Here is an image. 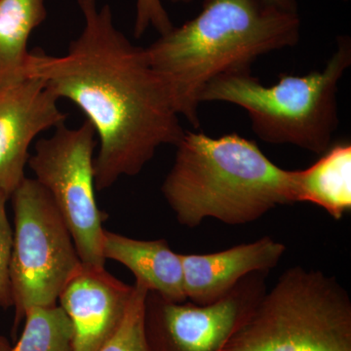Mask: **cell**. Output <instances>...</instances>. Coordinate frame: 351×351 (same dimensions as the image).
I'll list each match as a JSON object with an SVG mask.
<instances>
[{"label": "cell", "mask_w": 351, "mask_h": 351, "mask_svg": "<svg viewBox=\"0 0 351 351\" xmlns=\"http://www.w3.org/2000/svg\"><path fill=\"white\" fill-rule=\"evenodd\" d=\"M173 3H189L193 0H169ZM276 5L285 9V10L292 11V12H298V2L297 0H267Z\"/></svg>", "instance_id": "19"}, {"label": "cell", "mask_w": 351, "mask_h": 351, "mask_svg": "<svg viewBox=\"0 0 351 351\" xmlns=\"http://www.w3.org/2000/svg\"><path fill=\"white\" fill-rule=\"evenodd\" d=\"M351 64V40L338 38L336 52L322 71L280 76L265 86L251 71L228 73L203 90L202 101H226L246 110L254 133L269 144L294 145L321 154L332 147L339 126V82Z\"/></svg>", "instance_id": "4"}, {"label": "cell", "mask_w": 351, "mask_h": 351, "mask_svg": "<svg viewBox=\"0 0 351 351\" xmlns=\"http://www.w3.org/2000/svg\"><path fill=\"white\" fill-rule=\"evenodd\" d=\"M16 345L7 351H73V328L59 304L32 307Z\"/></svg>", "instance_id": "15"}, {"label": "cell", "mask_w": 351, "mask_h": 351, "mask_svg": "<svg viewBox=\"0 0 351 351\" xmlns=\"http://www.w3.org/2000/svg\"><path fill=\"white\" fill-rule=\"evenodd\" d=\"M223 351H351V299L320 270L290 267Z\"/></svg>", "instance_id": "5"}, {"label": "cell", "mask_w": 351, "mask_h": 351, "mask_svg": "<svg viewBox=\"0 0 351 351\" xmlns=\"http://www.w3.org/2000/svg\"><path fill=\"white\" fill-rule=\"evenodd\" d=\"M286 246L270 237L211 254H180L189 302L207 306L228 295L252 272L277 267Z\"/></svg>", "instance_id": "11"}, {"label": "cell", "mask_w": 351, "mask_h": 351, "mask_svg": "<svg viewBox=\"0 0 351 351\" xmlns=\"http://www.w3.org/2000/svg\"><path fill=\"white\" fill-rule=\"evenodd\" d=\"M299 12L267 0H204L193 19L145 47L178 114L199 128L203 90L215 78L251 71L258 57L301 38Z\"/></svg>", "instance_id": "2"}, {"label": "cell", "mask_w": 351, "mask_h": 351, "mask_svg": "<svg viewBox=\"0 0 351 351\" xmlns=\"http://www.w3.org/2000/svg\"><path fill=\"white\" fill-rule=\"evenodd\" d=\"M103 256L120 263L143 284L168 301H188L180 254L173 251L167 240H140L105 230Z\"/></svg>", "instance_id": "12"}, {"label": "cell", "mask_w": 351, "mask_h": 351, "mask_svg": "<svg viewBox=\"0 0 351 351\" xmlns=\"http://www.w3.org/2000/svg\"><path fill=\"white\" fill-rule=\"evenodd\" d=\"M149 290L143 284H134L133 295L119 329L98 351H149L145 341L144 314Z\"/></svg>", "instance_id": "16"}, {"label": "cell", "mask_w": 351, "mask_h": 351, "mask_svg": "<svg viewBox=\"0 0 351 351\" xmlns=\"http://www.w3.org/2000/svg\"><path fill=\"white\" fill-rule=\"evenodd\" d=\"M10 284L15 316L13 339L32 307L56 306L82 260L54 201L34 178L14 191Z\"/></svg>", "instance_id": "6"}, {"label": "cell", "mask_w": 351, "mask_h": 351, "mask_svg": "<svg viewBox=\"0 0 351 351\" xmlns=\"http://www.w3.org/2000/svg\"><path fill=\"white\" fill-rule=\"evenodd\" d=\"M154 27L159 34L169 32L172 24L162 0H136V17L134 36L141 38L149 27Z\"/></svg>", "instance_id": "18"}, {"label": "cell", "mask_w": 351, "mask_h": 351, "mask_svg": "<svg viewBox=\"0 0 351 351\" xmlns=\"http://www.w3.org/2000/svg\"><path fill=\"white\" fill-rule=\"evenodd\" d=\"M46 18L45 0H0V93L27 78L29 40Z\"/></svg>", "instance_id": "14"}, {"label": "cell", "mask_w": 351, "mask_h": 351, "mask_svg": "<svg viewBox=\"0 0 351 351\" xmlns=\"http://www.w3.org/2000/svg\"><path fill=\"white\" fill-rule=\"evenodd\" d=\"M77 4L82 31L66 54L29 51L25 71L60 101L75 104L93 127L95 184L101 191L142 172L159 147L177 145L184 131L145 48L120 31L110 6L98 0Z\"/></svg>", "instance_id": "1"}, {"label": "cell", "mask_w": 351, "mask_h": 351, "mask_svg": "<svg viewBox=\"0 0 351 351\" xmlns=\"http://www.w3.org/2000/svg\"><path fill=\"white\" fill-rule=\"evenodd\" d=\"M8 196L0 191V307L13 306L10 284V261L13 248V230L6 213Z\"/></svg>", "instance_id": "17"}, {"label": "cell", "mask_w": 351, "mask_h": 351, "mask_svg": "<svg viewBox=\"0 0 351 351\" xmlns=\"http://www.w3.org/2000/svg\"><path fill=\"white\" fill-rule=\"evenodd\" d=\"M269 274L252 272L207 306L168 301L149 291L144 314L149 351H223L267 292Z\"/></svg>", "instance_id": "8"}, {"label": "cell", "mask_w": 351, "mask_h": 351, "mask_svg": "<svg viewBox=\"0 0 351 351\" xmlns=\"http://www.w3.org/2000/svg\"><path fill=\"white\" fill-rule=\"evenodd\" d=\"M54 130L36 143L27 164L68 225L82 262L105 267L106 216L97 204L95 184L96 134L87 121L77 128L64 123Z\"/></svg>", "instance_id": "7"}, {"label": "cell", "mask_w": 351, "mask_h": 351, "mask_svg": "<svg viewBox=\"0 0 351 351\" xmlns=\"http://www.w3.org/2000/svg\"><path fill=\"white\" fill-rule=\"evenodd\" d=\"M59 101L36 77L0 93V191L9 199L25 180L34 140L66 122Z\"/></svg>", "instance_id": "9"}, {"label": "cell", "mask_w": 351, "mask_h": 351, "mask_svg": "<svg viewBox=\"0 0 351 351\" xmlns=\"http://www.w3.org/2000/svg\"><path fill=\"white\" fill-rule=\"evenodd\" d=\"M104 265L82 263L59 295L73 328V351H98L123 320L133 295Z\"/></svg>", "instance_id": "10"}, {"label": "cell", "mask_w": 351, "mask_h": 351, "mask_svg": "<svg viewBox=\"0 0 351 351\" xmlns=\"http://www.w3.org/2000/svg\"><path fill=\"white\" fill-rule=\"evenodd\" d=\"M176 147L161 191L180 225L195 228L206 219L246 225L295 203L294 171L279 167L239 134L184 131Z\"/></svg>", "instance_id": "3"}, {"label": "cell", "mask_w": 351, "mask_h": 351, "mask_svg": "<svg viewBox=\"0 0 351 351\" xmlns=\"http://www.w3.org/2000/svg\"><path fill=\"white\" fill-rule=\"evenodd\" d=\"M295 203L308 202L341 219L351 210V145L341 143L304 170H294Z\"/></svg>", "instance_id": "13"}]
</instances>
